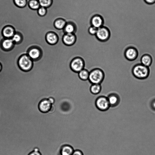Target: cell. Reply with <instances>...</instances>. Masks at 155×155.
Masks as SVG:
<instances>
[{"label":"cell","mask_w":155,"mask_h":155,"mask_svg":"<svg viewBox=\"0 0 155 155\" xmlns=\"http://www.w3.org/2000/svg\"><path fill=\"white\" fill-rule=\"evenodd\" d=\"M74 150L71 146L65 145L61 148L60 151V155H71Z\"/></svg>","instance_id":"17"},{"label":"cell","mask_w":155,"mask_h":155,"mask_svg":"<svg viewBox=\"0 0 155 155\" xmlns=\"http://www.w3.org/2000/svg\"><path fill=\"white\" fill-rule=\"evenodd\" d=\"M65 34H74L76 30V25L72 22H68L63 29Z\"/></svg>","instance_id":"18"},{"label":"cell","mask_w":155,"mask_h":155,"mask_svg":"<svg viewBox=\"0 0 155 155\" xmlns=\"http://www.w3.org/2000/svg\"><path fill=\"white\" fill-rule=\"evenodd\" d=\"M15 32L14 28L10 25L5 27L2 31V35L5 38H11Z\"/></svg>","instance_id":"11"},{"label":"cell","mask_w":155,"mask_h":155,"mask_svg":"<svg viewBox=\"0 0 155 155\" xmlns=\"http://www.w3.org/2000/svg\"><path fill=\"white\" fill-rule=\"evenodd\" d=\"M140 63L145 66L149 67L152 62V58L151 56L148 54H143L140 59Z\"/></svg>","instance_id":"15"},{"label":"cell","mask_w":155,"mask_h":155,"mask_svg":"<svg viewBox=\"0 0 155 155\" xmlns=\"http://www.w3.org/2000/svg\"><path fill=\"white\" fill-rule=\"evenodd\" d=\"M41 7L47 8L51 4L52 0H38Z\"/></svg>","instance_id":"24"},{"label":"cell","mask_w":155,"mask_h":155,"mask_svg":"<svg viewBox=\"0 0 155 155\" xmlns=\"http://www.w3.org/2000/svg\"><path fill=\"white\" fill-rule=\"evenodd\" d=\"M102 90V87L100 84H92L90 88V91L93 94H99Z\"/></svg>","instance_id":"20"},{"label":"cell","mask_w":155,"mask_h":155,"mask_svg":"<svg viewBox=\"0 0 155 155\" xmlns=\"http://www.w3.org/2000/svg\"><path fill=\"white\" fill-rule=\"evenodd\" d=\"M89 73L87 70L83 69L78 72L79 78L83 80H86L88 79Z\"/></svg>","instance_id":"23"},{"label":"cell","mask_w":155,"mask_h":155,"mask_svg":"<svg viewBox=\"0 0 155 155\" xmlns=\"http://www.w3.org/2000/svg\"><path fill=\"white\" fill-rule=\"evenodd\" d=\"M52 104L48 99H44L41 100L39 103L38 107L42 112L46 113L49 111L52 107Z\"/></svg>","instance_id":"10"},{"label":"cell","mask_w":155,"mask_h":155,"mask_svg":"<svg viewBox=\"0 0 155 155\" xmlns=\"http://www.w3.org/2000/svg\"><path fill=\"white\" fill-rule=\"evenodd\" d=\"M91 25L97 28L102 27L103 26V19L101 16L96 15L94 16L91 21Z\"/></svg>","instance_id":"14"},{"label":"cell","mask_w":155,"mask_h":155,"mask_svg":"<svg viewBox=\"0 0 155 155\" xmlns=\"http://www.w3.org/2000/svg\"><path fill=\"white\" fill-rule=\"evenodd\" d=\"M137 49L135 47L132 46L127 47L124 51V56L128 61H132L135 60L138 56Z\"/></svg>","instance_id":"6"},{"label":"cell","mask_w":155,"mask_h":155,"mask_svg":"<svg viewBox=\"0 0 155 155\" xmlns=\"http://www.w3.org/2000/svg\"><path fill=\"white\" fill-rule=\"evenodd\" d=\"M18 64L19 68L23 71H28L32 68L33 60L27 54L22 55L19 58Z\"/></svg>","instance_id":"3"},{"label":"cell","mask_w":155,"mask_h":155,"mask_svg":"<svg viewBox=\"0 0 155 155\" xmlns=\"http://www.w3.org/2000/svg\"><path fill=\"white\" fill-rule=\"evenodd\" d=\"M27 54L31 59L34 61L41 58L42 52L39 48L34 46L29 49Z\"/></svg>","instance_id":"8"},{"label":"cell","mask_w":155,"mask_h":155,"mask_svg":"<svg viewBox=\"0 0 155 155\" xmlns=\"http://www.w3.org/2000/svg\"><path fill=\"white\" fill-rule=\"evenodd\" d=\"M95 105L97 108L101 111H107L110 107L107 97L102 95L97 98Z\"/></svg>","instance_id":"4"},{"label":"cell","mask_w":155,"mask_h":155,"mask_svg":"<svg viewBox=\"0 0 155 155\" xmlns=\"http://www.w3.org/2000/svg\"><path fill=\"white\" fill-rule=\"evenodd\" d=\"M71 155H84L83 152L80 150H74Z\"/></svg>","instance_id":"28"},{"label":"cell","mask_w":155,"mask_h":155,"mask_svg":"<svg viewBox=\"0 0 155 155\" xmlns=\"http://www.w3.org/2000/svg\"><path fill=\"white\" fill-rule=\"evenodd\" d=\"M70 65L71 69L74 71L78 73L84 69V62L81 58L77 57L72 61Z\"/></svg>","instance_id":"7"},{"label":"cell","mask_w":155,"mask_h":155,"mask_svg":"<svg viewBox=\"0 0 155 155\" xmlns=\"http://www.w3.org/2000/svg\"><path fill=\"white\" fill-rule=\"evenodd\" d=\"M11 38L15 44H18L20 43L22 41L23 37L21 33L18 32H16Z\"/></svg>","instance_id":"22"},{"label":"cell","mask_w":155,"mask_h":155,"mask_svg":"<svg viewBox=\"0 0 155 155\" xmlns=\"http://www.w3.org/2000/svg\"><path fill=\"white\" fill-rule=\"evenodd\" d=\"M110 107H115L117 106L120 102L119 95L116 93H111L107 97Z\"/></svg>","instance_id":"9"},{"label":"cell","mask_w":155,"mask_h":155,"mask_svg":"<svg viewBox=\"0 0 155 155\" xmlns=\"http://www.w3.org/2000/svg\"><path fill=\"white\" fill-rule=\"evenodd\" d=\"M105 77L104 73L99 68L94 69L91 71L89 74L88 80L92 84H101Z\"/></svg>","instance_id":"2"},{"label":"cell","mask_w":155,"mask_h":155,"mask_svg":"<svg viewBox=\"0 0 155 155\" xmlns=\"http://www.w3.org/2000/svg\"><path fill=\"white\" fill-rule=\"evenodd\" d=\"M133 75L136 78L143 80L146 79L150 74V69L148 67L144 66L141 63L135 64L132 70Z\"/></svg>","instance_id":"1"},{"label":"cell","mask_w":155,"mask_h":155,"mask_svg":"<svg viewBox=\"0 0 155 155\" xmlns=\"http://www.w3.org/2000/svg\"><path fill=\"white\" fill-rule=\"evenodd\" d=\"M97 28L91 26L89 28L88 31L89 33L92 35H95L97 33Z\"/></svg>","instance_id":"27"},{"label":"cell","mask_w":155,"mask_h":155,"mask_svg":"<svg viewBox=\"0 0 155 155\" xmlns=\"http://www.w3.org/2000/svg\"><path fill=\"white\" fill-rule=\"evenodd\" d=\"M95 35L99 41L104 42L109 39L110 37V33L107 28L102 26L97 28Z\"/></svg>","instance_id":"5"},{"label":"cell","mask_w":155,"mask_h":155,"mask_svg":"<svg viewBox=\"0 0 155 155\" xmlns=\"http://www.w3.org/2000/svg\"><path fill=\"white\" fill-rule=\"evenodd\" d=\"M47 41L49 44L54 45L57 43L58 41V37L57 35L53 32L48 33L46 37Z\"/></svg>","instance_id":"16"},{"label":"cell","mask_w":155,"mask_h":155,"mask_svg":"<svg viewBox=\"0 0 155 155\" xmlns=\"http://www.w3.org/2000/svg\"><path fill=\"white\" fill-rule=\"evenodd\" d=\"M144 1L148 4H153L155 3V0H144Z\"/></svg>","instance_id":"30"},{"label":"cell","mask_w":155,"mask_h":155,"mask_svg":"<svg viewBox=\"0 0 155 155\" xmlns=\"http://www.w3.org/2000/svg\"><path fill=\"white\" fill-rule=\"evenodd\" d=\"M15 44L12 38H5L1 42V46L3 50L8 51L13 48Z\"/></svg>","instance_id":"13"},{"label":"cell","mask_w":155,"mask_h":155,"mask_svg":"<svg viewBox=\"0 0 155 155\" xmlns=\"http://www.w3.org/2000/svg\"><path fill=\"white\" fill-rule=\"evenodd\" d=\"M48 100L52 104H54L55 102V100L53 97H50L48 99Z\"/></svg>","instance_id":"31"},{"label":"cell","mask_w":155,"mask_h":155,"mask_svg":"<svg viewBox=\"0 0 155 155\" xmlns=\"http://www.w3.org/2000/svg\"><path fill=\"white\" fill-rule=\"evenodd\" d=\"M67 23V22L64 19L59 18L55 21L54 25L55 27L58 29H63Z\"/></svg>","instance_id":"19"},{"label":"cell","mask_w":155,"mask_h":155,"mask_svg":"<svg viewBox=\"0 0 155 155\" xmlns=\"http://www.w3.org/2000/svg\"><path fill=\"white\" fill-rule=\"evenodd\" d=\"M76 40V37L74 34H65L63 38V43L67 45L74 44Z\"/></svg>","instance_id":"12"},{"label":"cell","mask_w":155,"mask_h":155,"mask_svg":"<svg viewBox=\"0 0 155 155\" xmlns=\"http://www.w3.org/2000/svg\"><path fill=\"white\" fill-rule=\"evenodd\" d=\"M28 0H14L15 4L20 8H24L27 4Z\"/></svg>","instance_id":"25"},{"label":"cell","mask_w":155,"mask_h":155,"mask_svg":"<svg viewBox=\"0 0 155 155\" xmlns=\"http://www.w3.org/2000/svg\"><path fill=\"white\" fill-rule=\"evenodd\" d=\"M28 5L31 9L34 10H37L41 7L38 0H29Z\"/></svg>","instance_id":"21"},{"label":"cell","mask_w":155,"mask_h":155,"mask_svg":"<svg viewBox=\"0 0 155 155\" xmlns=\"http://www.w3.org/2000/svg\"><path fill=\"white\" fill-rule=\"evenodd\" d=\"M28 155H41L39 151L34 150L30 153Z\"/></svg>","instance_id":"29"},{"label":"cell","mask_w":155,"mask_h":155,"mask_svg":"<svg viewBox=\"0 0 155 155\" xmlns=\"http://www.w3.org/2000/svg\"><path fill=\"white\" fill-rule=\"evenodd\" d=\"M37 10L38 14L41 16H44L47 12L46 8L42 7H40Z\"/></svg>","instance_id":"26"},{"label":"cell","mask_w":155,"mask_h":155,"mask_svg":"<svg viewBox=\"0 0 155 155\" xmlns=\"http://www.w3.org/2000/svg\"><path fill=\"white\" fill-rule=\"evenodd\" d=\"M2 66L1 64L0 63V71H1L2 70Z\"/></svg>","instance_id":"32"}]
</instances>
